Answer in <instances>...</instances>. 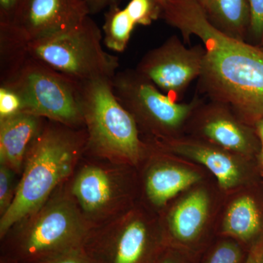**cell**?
Returning <instances> with one entry per match:
<instances>
[{
	"instance_id": "obj_1",
	"label": "cell",
	"mask_w": 263,
	"mask_h": 263,
	"mask_svg": "<svg viewBox=\"0 0 263 263\" xmlns=\"http://www.w3.org/2000/svg\"><path fill=\"white\" fill-rule=\"evenodd\" d=\"M160 8V17L179 31L183 42L196 37L202 43L200 91L252 127L263 119L262 48L216 29L195 0H171Z\"/></svg>"
},
{
	"instance_id": "obj_2",
	"label": "cell",
	"mask_w": 263,
	"mask_h": 263,
	"mask_svg": "<svg viewBox=\"0 0 263 263\" xmlns=\"http://www.w3.org/2000/svg\"><path fill=\"white\" fill-rule=\"evenodd\" d=\"M66 127L60 123L46 126L33 143L13 201L2 215L1 238L15 223L37 211L70 174L82 140Z\"/></svg>"
},
{
	"instance_id": "obj_3",
	"label": "cell",
	"mask_w": 263,
	"mask_h": 263,
	"mask_svg": "<svg viewBox=\"0 0 263 263\" xmlns=\"http://www.w3.org/2000/svg\"><path fill=\"white\" fill-rule=\"evenodd\" d=\"M82 83V107L88 142L100 153L138 165L149 144L141 139L136 120L114 95L112 79Z\"/></svg>"
},
{
	"instance_id": "obj_4",
	"label": "cell",
	"mask_w": 263,
	"mask_h": 263,
	"mask_svg": "<svg viewBox=\"0 0 263 263\" xmlns=\"http://www.w3.org/2000/svg\"><path fill=\"white\" fill-rule=\"evenodd\" d=\"M0 86L18 95L24 113L72 128L85 124L82 83L31 56L13 79Z\"/></svg>"
},
{
	"instance_id": "obj_5",
	"label": "cell",
	"mask_w": 263,
	"mask_h": 263,
	"mask_svg": "<svg viewBox=\"0 0 263 263\" xmlns=\"http://www.w3.org/2000/svg\"><path fill=\"white\" fill-rule=\"evenodd\" d=\"M102 41L101 30L89 15L70 30L29 43L28 49L33 58L80 82L112 79L119 59L104 51Z\"/></svg>"
},
{
	"instance_id": "obj_6",
	"label": "cell",
	"mask_w": 263,
	"mask_h": 263,
	"mask_svg": "<svg viewBox=\"0 0 263 263\" xmlns=\"http://www.w3.org/2000/svg\"><path fill=\"white\" fill-rule=\"evenodd\" d=\"M114 95L136 120L138 129L155 138L172 139L185 135L194 110L202 101H175L135 70L117 72L112 79Z\"/></svg>"
},
{
	"instance_id": "obj_7",
	"label": "cell",
	"mask_w": 263,
	"mask_h": 263,
	"mask_svg": "<svg viewBox=\"0 0 263 263\" xmlns=\"http://www.w3.org/2000/svg\"><path fill=\"white\" fill-rule=\"evenodd\" d=\"M224 195L216 180L211 178L176 197L160 216L167 245L201 257L216 238Z\"/></svg>"
},
{
	"instance_id": "obj_8",
	"label": "cell",
	"mask_w": 263,
	"mask_h": 263,
	"mask_svg": "<svg viewBox=\"0 0 263 263\" xmlns=\"http://www.w3.org/2000/svg\"><path fill=\"white\" fill-rule=\"evenodd\" d=\"M86 239L75 210L61 202L46 209L18 236L13 248L20 260L32 263L81 250Z\"/></svg>"
},
{
	"instance_id": "obj_9",
	"label": "cell",
	"mask_w": 263,
	"mask_h": 263,
	"mask_svg": "<svg viewBox=\"0 0 263 263\" xmlns=\"http://www.w3.org/2000/svg\"><path fill=\"white\" fill-rule=\"evenodd\" d=\"M152 143L164 152L203 167L216 180L224 195L263 180L256 161L195 137L183 135Z\"/></svg>"
},
{
	"instance_id": "obj_10",
	"label": "cell",
	"mask_w": 263,
	"mask_h": 263,
	"mask_svg": "<svg viewBox=\"0 0 263 263\" xmlns=\"http://www.w3.org/2000/svg\"><path fill=\"white\" fill-rule=\"evenodd\" d=\"M167 245L160 219L154 221L138 212L115 236L84 245L81 250L92 263H152Z\"/></svg>"
},
{
	"instance_id": "obj_11",
	"label": "cell",
	"mask_w": 263,
	"mask_h": 263,
	"mask_svg": "<svg viewBox=\"0 0 263 263\" xmlns=\"http://www.w3.org/2000/svg\"><path fill=\"white\" fill-rule=\"evenodd\" d=\"M202 45L187 47L177 35L147 52L136 70L160 91L179 102L189 86L201 73Z\"/></svg>"
},
{
	"instance_id": "obj_12",
	"label": "cell",
	"mask_w": 263,
	"mask_h": 263,
	"mask_svg": "<svg viewBox=\"0 0 263 263\" xmlns=\"http://www.w3.org/2000/svg\"><path fill=\"white\" fill-rule=\"evenodd\" d=\"M185 135L254 161L262 147L254 127L243 122L226 104L214 100H202L197 105L189 119Z\"/></svg>"
},
{
	"instance_id": "obj_13",
	"label": "cell",
	"mask_w": 263,
	"mask_h": 263,
	"mask_svg": "<svg viewBox=\"0 0 263 263\" xmlns=\"http://www.w3.org/2000/svg\"><path fill=\"white\" fill-rule=\"evenodd\" d=\"M148 157L143 193L147 202L161 214L183 192L213 178L202 166L164 152L153 143H149Z\"/></svg>"
},
{
	"instance_id": "obj_14",
	"label": "cell",
	"mask_w": 263,
	"mask_h": 263,
	"mask_svg": "<svg viewBox=\"0 0 263 263\" xmlns=\"http://www.w3.org/2000/svg\"><path fill=\"white\" fill-rule=\"evenodd\" d=\"M228 237L249 249L263 238V180L224 195L216 237Z\"/></svg>"
},
{
	"instance_id": "obj_15",
	"label": "cell",
	"mask_w": 263,
	"mask_h": 263,
	"mask_svg": "<svg viewBox=\"0 0 263 263\" xmlns=\"http://www.w3.org/2000/svg\"><path fill=\"white\" fill-rule=\"evenodd\" d=\"M89 15L84 0H27L14 25L35 42L70 30Z\"/></svg>"
},
{
	"instance_id": "obj_16",
	"label": "cell",
	"mask_w": 263,
	"mask_h": 263,
	"mask_svg": "<svg viewBox=\"0 0 263 263\" xmlns=\"http://www.w3.org/2000/svg\"><path fill=\"white\" fill-rule=\"evenodd\" d=\"M43 119L34 114L22 112L0 119L1 164L10 169H19L44 127Z\"/></svg>"
},
{
	"instance_id": "obj_17",
	"label": "cell",
	"mask_w": 263,
	"mask_h": 263,
	"mask_svg": "<svg viewBox=\"0 0 263 263\" xmlns=\"http://www.w3.org/2000/svg\"><path fill=\"white\" fill-rule=\"evenodd\" d=\"M209 22L221 32L247 41L250 25L248 0H195Z\"/></svg>"
},
{
	"instance_id": "obj_18",
	"label": "cell",
	"mask_w": 263,
	"mask_h": 263,
	"mask_svg": "<svg viewBox=\"0 0 263 263\" xmlns=\"http://www.w3.org/2000/svg\"><path fill=\"white\" fill-rule=\"evenodd\" d=\"M72 194L86 212H96L111 199L113 184L108 173L98 167H85L72 186Z\"/></svg>"
},
{
	"instance_id": "obj_19",
	"label": "cell",
	"mask_w": 263,
	"mask_h": 263,
	"mask_svg": "<svg viewBox=\"0 0 263 263\" xmlns=\"http://www.w3.org/2000/svg\"><path fill=\"white\" fill-rule=\"evenodd\" d=\"M29 43L16 25L0 24V85L13 79L28 60Z\"/></svg>"
},
{
	"instance_id": "obj_20",
	"label": "cell",
	"mask_w": 263,
	"mask_h": 263,
	"mask_svg": "<svg viewBox=\"0 0 263 263\" xmlns=\"http://www.w3.org/2000/svg\"><path fill=\"white\" fill-rule=\"evenodd\" d=\"M136 26L125 8L121 9L118 5L110 7L105 14L103 28L105 46L111 51H124Z\"/></svg>"
},
{
	"instance_id": "obj_21",
	"label": "cell",
	"mask_w": 263,
	"mask_h": 263,
	"mask_svg": "<svg viewBox=\"0 0 263 263\" xmlns=\"http://www.w3.org/2000/svg\"><path fill=\"white\" fill-rule=\"evenodd\" d=\"M248 252L237 240L217 236L203 252L202 263H245Z\"/></svg>"
},
{
	"instance_id": "obj_22",
	"label": "cell",
	"mask_w": 263,
	"mask_h": 263,
	"mask_svg": "<svg viewBox=\"0 0 263 263\" xmlns=\"http://www.w3.org/2000/svg\"><path fill=\"white\" fill-rule=\"evenodd\" d=\"M125 9L136 25H150L161 15L160 6L155 0H130Z\"/></svg>"
},
{
	"instance_id": "obj_23",
	"label": "cell",
	"mask_w": 263,
	"mask_h": 263,
	"mask_svg": "<svg viewBox=\"0 0 263 263\" xmlns=\"http://www.w3.org/2000/svg\"><path fill=\"white\" fill-rule=\"evenodd\" d=\"M200 257L167 245L152 263H198Z\"/></svg>"
},
{
	"instance_id": "obj_24",
	"label": "cell",
	"mask_w": 263,
	"mask_h": 263,
	"mask_svg": "<svg viewBox=\"0 0 263 263\" xmlns=\"http://www.w3.org/2000/svg\"><path fill=\"white\" fill-rule=\"evenodd\" d=\"M13 173L8 166L1 164L0 167V211L2 215L13 201Z\"/></svg>"
},
{
	"instance_id": "obj_25",
	"label": "cell",
	"mask_w": 263,
	"mask_h": 263,
	"mask_svg": "<svg viewBox=\"0 0 263 263\" xmlns=\"http://www.w3.org/2000/svg\"><path fill=\"white\" fill-rule=\"evenodd\" d=\"M23 112L22 101L14 91L0 86V119Z\"/></svg>"
},
{
	"instance_id": "obj_26",
	"label": "cell",
	"mask_w": 263,
	"mask_h": 263,
	"mask_svg": "<svg viewBox=\"0 0 263 263\" xmlns=\"http://www.w3.org/2000/svg\"><path fill=\"white\" fill-rule=\"evenodd\" d=\"M250 8L249 35L263 41V0H248Z\"/></svg>"
},
{
	"instance_id": "obj_27",
	"label": "cell",
	"mask_w": 263,
	"mask_h": 263,
	"mask_svg": "<svg viewBox=\"0 0 263 263\" xmlns=\"http://www.w3.org/2000/svg\"><path fill=\"white\" fill-rule=\"evenodd\" d=\"M27 0H0V24L14 25Z\"/></svg>"
},
{
	"instance_id": "obj_28",
	"label": "cell",
	"mask_w": 263,
	"mask_h": 263,
	"mask_svg": "<svg viewBox=\"0 0 263 263\" xmlns=\"http://www.w3.org/2000/svg\"><path fill=\"white\" fill-rule=\"evenodd\" d=\"M32 263H92L82 250L74 251L57 257Z\"/></svg>"
},
{
	"instance_id": "obj_29",
	"label": "cell",
	"mask_w": 263,
	"mask_h": 263,
	"mask_svg": "<svg viewBox=\"0 0 263 263\" xmlns=\"http://www.w3.org/2000/svg\"><path fill=\"white\" fill-rule=\"evenodd\" d=\"M89 8L90 14H95L105 8L118 5L119 0H84Z\"/></svg>"
},
{
	"instance_id": "obj_30",
	"label": "cell",
	"mask_w": 263,
	"mask_h": 263,
	"mask_svg": "<svg viewBox=\"0 0 263 263\" xmlns=\"http://www.w3.org/2000/svg\"><path fill=\"white\" fill-rule=\"evenodd\" d=\"M263 260V238L249 249L245 263H262Z\"/></svg>"
},
{
	"instance_id": "obj_31",
	"label": "cell",
	"mask_w": 263,
	"mask_h": 263,
	"mask_svg": "<svg viewBox=\"0 0 263 263\" xmlns=\"http://www.w3.org/2000/svg\"><path fill=\"white\" fill-rule=\"evenodd\" d=\"M257 136L258 137L261 145L263 146V119L258 121L254 125Z\"/></svg>"
},
{
	"instance_id": "obj_32",
	"label": "cell",
	"mask_w": 263,
	"mask_h": 263,
	"mask_svg": "<svg viewBox=\"0 0 263 263\" xmlns=\"http://www.w3.org/2000/svg\"><path fill=\"white\" fill-rule=\"evenodd\" d=\"M257 168H258L259 174L263 179V146L261 147L257 159H256Z\"/></svg>"
},
{
	"instance_id": "obj_33",
	"label": "cell",
	"mask_w": 263,
	"mask_h": 263,
	"mask_svg": "<svg viewBox=\"0 0 263 263\" xmlns=\"http://www.w3.org/2000/svg\"><path fill=\"white\" fill-rule=\"evenodd\" d=\"M155 1L157 4L161 6V5L164 4V3H168V2L171 1V0H155Z\"/></svg>"
},
{
	"instance_id": "obj_34",
	"label": "cell",
	"mask_w": 263,
	"mask_h": 263,
	"mask_svg": "<svg viewBox=\"0 0 263 263\" xmlns=\"http://www.w3.org/2000/svg\"><path fill=\"white\" fill-rule=\"evenodd\" d=\"M3 263H17V262H3Z\"/></svg>"
},
{
	"instance_id": "obj_35",
	"label": "cell",
	"mask_w": 263,
	"mask_h": 263,
	"mask_svg": "<svg viewBox=\"0 0 263 263\" xmlns=\"http://www.w3.org/2000/svg\"><path fill=\"white\" fill-rule=\"evenodd\" d=\"M262 263H263V260H262Z\"/></svg>"
},
{
	"instance_id": "obj_36",
	"label": "cell",
	"mask_w": 263,
	"mask_h": 263,
	"mask_svg": "<svg viewBox=\"0 0 263 263\" xmlns=\"http://www.w3.org/2000/svg\"><path fill=\"white\" fill-rule=\"evenodd\" d=\"M262 42H263V41H262ZM262 49H263V48H262Z\"/></svg>"
}]
</instances>
